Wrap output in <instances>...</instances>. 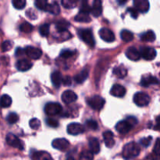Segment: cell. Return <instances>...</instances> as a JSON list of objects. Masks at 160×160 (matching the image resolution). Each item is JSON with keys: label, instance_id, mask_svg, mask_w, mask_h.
Segmentation results:
<instances>
[{"label": "cell", "instance_id": "24", "mask_svg": "<svg viewBox=\"0 0 160 160\" xmlns=\"http://www.w3.org/2000/svg\"><path fill=\"white\" fill-rule=\"evenodd\" d=\"M113 74L117 77V78H124L128 74V70L126 69V67L123 65H120L119 67H116L113 69V71H112Z\"/></svg>", "mask_w": 160, "mask_h": 160}, {"label": "cell", "instance_id": "43", "mask_svg": "<svg viewBox=\"0 0 160 160\" xmlns=\"http://www.w3.org/2000/svg\"><path fill=\"white\" fill-rule=\"evenodd\" d=\"M152 142V137L143 138H142L140 140V144L142 145V146L147 148V147H148L150 145H151Z\"/></svg>", "mask_w": 160, "mask_h": 160}, {"label": "cell", "instance_id": "23", "mask_svg": "<svg viewBox=\"0 0 160 160\" xmlns=\"http://www.w3.org/2000/svg\"><path fill=\"white\" fill-rule=\"evenodd\" d=\"M89 75V70L88 68H84V70H81L79 73L76 75L74 77V81H76V83L78 84H82L84 81L87 80V78H88Z\"/></svg>", "mask_w": 160, "mask_h": 160}, {"label": "cell", "instance_id": "22", "mask_svg": "<svg viewBox=\"0 0 160 160\" xmlns=\"http://www.w3.org/2000/svg\"><path fill=\"white\" fill-rule=\"evenodd\" d=\"M32 160H53L51 155L45 151L35 152L32 155Z\"/></svg>", "mask_w": 160, "mask_h": 160}, {"label": "cell", "instance_id": "46", "mask_svg": "<svg viewBox=\"0 0 160 160\" xmlns=\"http://www.w3.org/2000/svg\"><path fill=\"white\" fill-rule=\"evenodd\" d=\"M62 83L65 86H70L72 84V79L70 76L64 77L62 79Z\"/></svg>", "mask_w": 160, "mask_h": 160}, {"label": "cell", "instance_id": "6", "mask_svg": "<svg viewBox=\"0 0 160 160\" xmlns=\"http://www.w3.org/2000/svg\"><path fill=\"white\" fill-rule=\"evenodd\" d=\"M6 142L11 147L15 148H18L20 150H23V144L20 141V139L18 137L15 135V134H12V133H9L6 135Z\"/></svg>", "mask_w": 160, "mask_h": 160}, {"label": "cell", "instance_id": "16", "mask_svg": "<svg viewBox=\"0 0 160 160\" xmlns=\"http://www.w3.org/2000/svg\"><path fill=\"white\" fill-rule=\"evenodd\" d=\"M159 84V79L152 75H144L141 80V85L144 86V87H148L152 84Z\"/></svg>", "mask_w": 160, "mask_h": 160}, {"label": "cell", "instance_id": "28", "mask_svg": "<svg viewBox=\"0 0 160 160\" xmlns=\"http://www.w3.org/2000/svg\"><path fill=\"white\" fill-rule=\"evenodd\" d=\"M141 39L145 42H152L156 40V34L152 31H146L142 34Z\"/></svg>", "mask_w": 160, "mask_h": 160}, {"label": "cell", "instance_id": "40", "mask_svg": "<svg viewBox=\"0 0 160 160\" xmlns=\"http://www.w3.org/2000/svg\"><path fill=\"white\" fill-rule=\"evenodd\" d=\"M86 126H87L89 129L93 130V131H96L98 128V123L94 120H87V121H86Z\"/></svg>", "mask_w": 160, "mask_h": 160}, {"label": "cell", "instance_id": "26", "mask_svg": "<svg viewBox=\"0 0 160 160\" xmlns=\"http://www.w3.org/2000/svg\"><path fill=\"white\" fill-rule=\"evenodd\" d=\"M45 11L52 14H54V15H58L60 12V7H59V5L58 4V2H53L52 3H48Z\"/></svg>", "mask_w": 160, "mask_h": 160}, {"label": "cell", "instance_id": "37", "mask_svg": "<svg viewBox=\"0 0 160 160\" xmlns=\"http://www.w3.org/2000/svg\"><path fill=\"white\" fill-rule=\"evenodd\" d=\"M48 3V2L46 0H37V1H35V2H34V5H35L36 7L38 9H40V10L45 11Z\"/></svg>", "mask_w": 160, "mask_h": 160}, {"label": "cell", "instance_id": "49", "mask_svg": "<svg viewBox=\"0 0 160 160\" xmlns=\"http://www.w3.org/2000/svg\"><path fill=\"white\" fill-rule=\"evenodd\" d=\"M159 138H157L156 142V145H155L154 148V153L156 155V156H159Z\"/></svg>", "mask_w": 160, "mask_h": 160}, {"label": "cell", "instance_id": "7", "mask_svg": "<svg viewBox=\"0 0 160 160\" xmlns=\"http://www.w3.org/2000/svg\"><path fill=\"white\" fill-rule=\"evenodd\" d=\"M52 145L54 148L60 151H67L70 147V142L65 138H56L52 141Z\"/></svg>", "mask_w": 160, "mask_h": 160}, {"label": "cell", "instance_id": "31", "mask_svg": "<svg viewBox=\"0 0 160 160\" xmlns=\"http://www.w3.org/2000/svg\"><path fill=\"white\" fill-rule=\"evenodd\" d=\"M12 104V98L9 95H3L0 98V106L2 108H8Z\"/></svg>", "mask_w": 160, "mask_h": 160}, {"label": "cell", "instance_id": "14", "mask_svg": "<svg viewBox=\"0 0 160 160\" xmlns=\"http://www.w3.org/2000/svg\"><path fill=\"white\" fill-rule=\"evenodd\" d=\"M110 94L114 97L122 98L126 94V88L123 85L119 84H114L110 90Z\"/></svg>", "mask_w": 160, "mask_h": 160}, {"label": "cell", "instance_id": "38", "mask_svg": "<svg viewBox=\"0 0 160 160\" xmlns=\"http://www.w3.org/2000/svg\"><path fill=\"white\" fill-rule=\"evenodd\" d=\"M12 6L17 9H22L26 6V1L25 0H12Z\"/></svg>", "mask_w": 160, "mask_h": 160}, {"label": "cell", "instance_id": "2", "mask_svg": "<svg viewBox=\"0 0 160 160\" xmlns=\"http://www.w3.org/2000/svg\"><path fill=\"white\" fill-rule=\"evenodd\" d=\"M78 36L80 37V38L84 42H85L88 45H89L90 47L93 48L95 46V41L94 38L93 33H92V30L91 29H80L78 30Z\"/></svg>", "mask_w": 160, "mask_h": 160}, {"label": "cell", "instance_id": "41", "mask_svg": "<svg viewBox=\"0 0 160 160\" xmlns=\"http://www.w3.org/2000/svg\"><path fill=\"white\" fill-rule=\"evenodd\" d=\"M12 47V43L10 41H5L1 45V49L2 52H7L10 50Z\"/></svg>", "mask_w": 160, "mask_h": 160}, {"label": "cell", "instance_id": "47", "mask_svg": "<svg viewBox=\"0 0 160 160\" xmlns=\"http://www.w3.org/2000/svg\"><path fill=\"white\" fill-rule=\"evenodd\" d=\"M128 11L131 13V17H132L133 18L136 19L138 17V12L134 8H129V9H128Z\"/></svg>", "mask_w": 160, "mask_h": 160}, {"label": "cell", "instance_id": "13", "mask_svg": "<svg viewBox=\"0 0 160 160\" xmlns=\"http://www.w3.org/2000/svg\"><path fill=\"white\" fill-rule=\"evenodd\" d=\"M133 127L128 123V120H121V121L118 122L116 125V129L118 131L120 134H128L131 130L132 129Z\"/></svg>", "mask_w": 160, "mask_h": 160}, {"label": "cell", "instance_id": "36", "mask_svg": "<svg viewBox=\"0 0 160 160\" xmlns=\"http://www.w3.org/2000/svg\"><path fill=\"white\" fill-rule=\"evenodd\" d=\"M19 120V116L15 112H10L6 117V120L9 124H14L17 123Z\"/></svg>", "mask_w": 160, "mask_h": 160}, {"label": "cell", "instance_id": "30", "mask_svg": "<svg viewBox=\"0 0 160 160\" xmlns=\"http://www.w3.org/2000/svg\"><path fill=\"white\" fill-rule=\"evenodd\" d=\"M120 37L124 42H130L134 39V34L128 30H123L120 33Z\"/></svg>", "mask_w": 160, "mask_h": 160}, {"label": "cell", "instance_id": "15", "mask_svg": "<svg viewBox=\"0 0 160 160\" xmlns=\"http://www.w3.org/2000/svg\"><path fill=\"white\" fill-rule=\"evenodd\" d=\"M77 99H78V95L71 90L65 91L62 95V100L66 104L74 102Z\"/></svg>", "mask_w": 160, "mask_h": 160}, {"label": "cell", "instance_id": "12", "mask_svg": "<svg viewBox=\"0 0 160 160\" xmlns=\"http://www.w3.org/2000/svg\"><path fill=\"white\" fill-rule=\"evenodd\" d=\"M149 2L148 0H134V9L138 12H146L149 9Z\"/></svg>", "mask_w": 160, "mask_h": 160}, {"label": "cell", "instance_id": "4", "mask_svg": "<svg viewBox=\"0 0 160 160\" xmlns=\"http://www.w3.org/2000/svg\"><path fill=\"white\" fill-rule=\"evenodd\" d=\"M88 104L94 110L99 111L103 108L105 105V99L99 95H94L88 99Z\"/></svg>", "mask_w": 160, "mask_h": 160}, {"label": "cell", "instance_id": "29", "mask_svg": "<svg viewBox=\"0 0 160 160\" xmlns=\"http://www.w3.org/2000/svg\"><path fill=\"white\" fill-rule=\"evenodd\" d=\"M75 21L81 22V23H88L91 21V18L89 17V14L84 13V12H80L75 16L74 17Z\"/></svg>", "mask_w": 160, "mask_h": 160}, {"label": "cell", "instance_id": "3", "mask_svg": "<svg viewBox=\"0 0 160 160\" xmlns=\"http://www.w3.org/2000/svg\"><path fill=\"white\" fill-rule=\"evenodd\" d=\"M44 110L47 116L54 117L62 112V106L58 102H48L45 105Z\"/></svg>", "mask_w": 160, "mask_h": 160}, {"label": "cell", "instance_id": "8", "mask_svg": "<svg viewBox=\"0 0 160 160\" xmlns=\"http://www.w3.org/2000/svg\"><path fill=\"white\" fill-rule=\"evenodd\" d=\"M67 132L71 135H78L84 132V127L79 123H71L67 126Z\"/></svg>", "mask_w": 160, "mask_h": 160}, {"label": "cell", "instance_id": "42", "mask_svg": "<svg viewBox=\"0 0 160 160\" xmlns=\"http://www.w3.org/2000/svg\"><path fill=\"white\" fill-rule=\"evenodd\" d=\"M90 9H91V7L88 6V3L87 1H83L82 2H81V9H80V12L89 14V12H90Z\"/></svg>", "mask_w": 160, "mask_h": 160}, {"label": "cell", "instance_id": "48", "mask_svg": "<svg viewBox=\"0 0 160 160\" xmlns=\"http://www.w3.org/2000/svg\"><path fill=\"white\" fill-rule=\"evenodd\" d=\"M127 120L128 121V123L131 125L132 127H134V125H136L138 123V120L135 117H129L127 118Z\"/></svg>", "mask_w": 160, "mask_h": 160}, {"label": "cell", "instance_id": "34", "mask_svg": "<svg viewBox=\"0 0 160 160\" xmlns=\"http://www.w3.org/2000/svg\"><path fill=\"white\" fill-rule=\"evenodd\" d=\"M20 31L24 33H31L33 30V26L28 22H23L20 25Z\"/></svg>", "mask_w": 160, "mask_h": 160}, {"label": "cell", "instance_id": "5", "mask_svg": "<svg viewBox=\"0 0 160 160\" xmlns=\"http://www.w3.org/2000/svg\"><path fill=\"white\" fill-rule=\"evenodd\" d=\"M150 100L151 98H150L149 95L145 92H138L134 96V102L140 107L148 106L150 102Z\"/></svg>", "mask_w": 160, "mask_h": 160}, {"label": "cell", "instance_id": "19", "mask_svg": "<svg viewBox=\"0 0 160 160\" xmlns=\"http://www.w3.org/2000/svg\"><path fill=\"white\" fill-rule=\"evenodd\" d=\"M102 135L106 146L108 147V148H112L114 146V145H115L113 133L110 131H105Z\"/></svg>", "mask_w": 160, "mask_h": 160}, {"label": "cell", "instance_id": "17", "mask_svg": "<svg viewBox=\"0 0 160 160\" xmlns=\"http://www.w3.org/2000/svg\"><path fill=\"white\" fill-rule=\"evenodd\" d=\"M126 56L132 61H138L141 59L140 52L135 47H130L126 51Z\"/></svg>", "mask_w": 160, "mask_h": 160}, {"label": "cell", "instance_id": "27", "mask_svg": "<svg viewBox=\"0 0 160 160\" xmlns=\"http://www.w3.org/2000/svg\"><path fill=\"white\" fill-rule=\"evenodd\" d=\"M70 22H68L66 20H60L59 21L56 22V28L58 30V31H59L60 33L65 32L67 31L68 28L70 27Z\"/></svg>", "mask_w": 160, "mask_h": 160}, {"label": "cell", "instance_id": "10", "mask_svg": "<svg viewBox=\"0 0 160 160\" xmlns=\"http://www.w3.org/2000/svg\"><path fill=\"white\" fill-rule=\"evenodd\" d=\"M141 56L144 58L145 60H152L156 56V51L155 48L151 47H144L142 48L140 52Z\"/></svg>", "mask_w": 160, "mask_h": 160}, {"label": "cell", "instance_id": "20", "mask_svg": "<svg viewBox=\"0 0 160 160\" xmlns=\"http://www.w3.org/2000/svg\"><path fill=\"white\" fill-rule=\"evenodd\" d=\"M32 66L33 64L31 61L23 59L17 61L16 67L20 71H28L32 67Z\"/></svg>", "mask_w": 160, "mask_h": 160}, {"label": "cell", "instance_id": "1", "mask_svg": "<svg viewBox=\"0 0 160 160\" xmlns=\"http://www.w3.org/2000/svg\"><path fill=\"white\" fill-rule=\"evenodd\" d=\"M141 148L138 144L136 142H130V143L126 144L123 148V157L125 159H131L137 157L140 154Z\"/></svg>", "mask_w": 160, "mask_h": 160}, {"label": "cell", "instance_id": "45", "mask_svg": "<svg viewBox=\"0 0 160 160\" xmlns=\"http://www.w3.org/2000/svg\"><path fill=\"white\" fill-rule=\"evenodd\" d=\"M74 52L71 50H69V49H65V50H62L60 53V56L62 58H64V59H68V58H70L71 56H73Z\"/></svg>", "mask_w": 160, "mask_h": 160}, {"label": "cell", "instance_id": "50", "mask_svg": "<svg viewBox=\"0 0 160 160\" xmlns=\"http://www.w3.org/2000/svg\"><path fill=\"white\" fill-rule=\"evenodd\" d=\"M23 52H24V51H23V49H22L21 48H17V51H16V56H21V55L23 54Z\"/></svg>", "mask_w": 160, "mask_h": 160}, {"label": "cell", "instance_id": "35", "mask_svg": "<svg viewBox=\"0 0 160 160\" xmlns=\"http://www.w3.org/2000/svg\"><path fill=\"white\" fill-rule=\"evenodd\" d=\"M78 1L76 0H62V5L64 8L67 9H72L77 6Z\"/></svg>", "mask_w": 160, "mask_h": 160}, {"label": "cell", "instance_id": "33", "mask_svg": "<svg viewBox=\"0 0 160 160\" xmlns=\"http://www.w3.org/2000/svg\"><path fill=\"white\" fill-rule=\"evenodd\" d=\"M49 24L48 23H44V24L41 25L39 28V33L43 37H47L49 34Z\"/></svg>", "mask_w": 160, "mask_h": 160}, {"label": "cell", "instance_id": "52", "mask_svg": "<svg viewBox=\"0 0 160 160\" xmlns=\"http://www.w3.org/2000/svg\"><path fill=\"white\" fill-rule=\"evenodd\" d=\"M67 160H75V159H73V158H72V157H69L68 159H67Z\"/></svg>", "mask_w": 160, "mask_h": 160}, {"label": "cell", "instance_id": "32", "mask_svg": "<svg viewBox=\"0 0 160 160\" xmlns=\"http://www.w3.org/2000/svg\"><path fill=\"white\" fill-rule=\"evenodd\" d=\"M94 155L90 151L84 150L80 154L79 160H93Z\"/></svg>", "mask_w": 160, "mask_h": 160}, {"label": "cell", "instance_id": "51", "mask_svg": "<svg viewBox=\"0 0 160 160\" xmlns=\"http://www.w3.org/2000/svg\"><path fill=\"white\" fill-rule=\"evenodd\" d=\"M118 2L120 3V4H124V3L127 2V1H122V2H119L118 1Z\"/></svg>", "mask_w": 160, "mask_h": 160}, {"label": "cell", "instance_id": "18", "mask_svg": "<svg viewBox=\"0 0 160 160\" xmlns=\"http://www.w3.org/2000/svg\"><path fill=\"white\" fill-rule=\"evenodd\" d=\"M90 12L95 17H98L101 15L102 12V5L100 0H95L93 2Z\"/></svg>", "mask_w": 160, "mask_h": 160}, {"label": "cell", "instance_id": "44", "mask_svg": "<svg viewBox=\"0 0 160 160\" xmlns=\"http://www.w3.org/2000/svg\"><path fill=\"white\" fill-rule=\"evenodd\" d=\"M45 122L51 128H58L59 127V121L57 120H56V119L47 118Z\"/></svg>", "mask_w": 160, "mask_h": 160}, {"label": "cell", "instance_id": "25", "mask_svg": "<svg viewBox=\"0 0 160 160\" xmlns=\"http://www.w3.org/2000/svg\"><path fill=\"white\" fill-rule=\"evenodd\" d=\"M62 75H61L60 72L55 71L52 73L51 75V81L53 85L56 88H59L62 84Z\"/></svg>", "mask_w": 160, "mask_h": 160}, {"label": "cell", "instance_id": "39", "mask_svg": "<svg viewBox=\"0 0 160 160\" xmlns=\"http://www.w3.org/2000/svg\"><path fill=\"white\" fill-rule=\"evenodd\" d=\"M29 125L31 127V129L33 130H38L41 126V122L38 119L33 118L30 120Z\"/></svg>", "mask_w": 160, "mask_h": 160}, {"label": "cell", "instance_id": "11", "mask_svg": "<svg viewBox=\"0 0 160 160\" xmlns=\"http://www.w3.org/2000/svg\"><path fill=\"white\" fill-rule=\"evenodd\" d=\"M24 52L26 53L27 56L33 59H38L42 56V50L33 46L26 47V48L24 49Z\"/></svg>", "mask_w": 160, "mask_h": 160}, {"label": "cell", "instance_id": "21", "mask_svg": "<svg viewBox=\"0 0 160 160\" xmlns=\"http://www.w3.org/2000/svg\"><path fill=\"white\" fill-rule=\"evenodd\" d=\"M89 148L92 154H98L100 152V144L98 139L95 138H92L89 139Z\"/></svg>", "mask_w": 160, "mask_h": 160}, {"label": "cell", "instance_id": "9", "mask_svg": "<svg viewBox=\"0 0 160 160\" xmlns=\"http://www.w3.org/2000/svg\"><path fill=\"white\" fill-rule=\"evenodd\" d=\"M98 34L100 38L106 42H113L115 41V34L108 28H102Z\"/></svg>", "mask_w": 160, "mask_h": 160}]
</instances>
